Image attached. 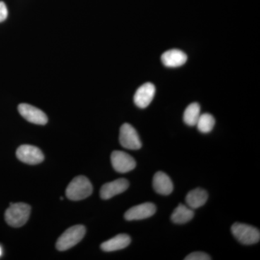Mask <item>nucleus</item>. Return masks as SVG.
Wrapping results in <instances>:
<instances>
[{"label": "nucleus", "instance_id": "nucleus-21", "mask_svg": "<svg viewBox=\"0 0 260 260\" xmlns=\"http://www.w3.org/2000/svg\"><path fill=\"white\" fill-rule=\"evenodd\" d=\"M2 253H3V250H2V248L0 247V256L2 255Z\"/></svg>", "mask_w": 260, "mask_h": 260}, {"label": "nucleus", "instance_id": "nucleus-14", "mask_svg": "<svg viewBox=\"0 0 260 260\" xmlns=\"http://www.w3.org/2000/svg\"><path fill=\"white\" fill-rule=\"evenodd\" d=\"M131 239L127 234H121L103 243L101 249L104 251H114L124 249L129 245Z\"/></svg>", "mask_w": 260, "mask_h": 260}, {"label": "nucleus", "instance_id": "nucleus-12", "mask_svg": "<svg viewBox=\"0 0 260 260\" xmlns=\"http://www.w3.org/2000/svg\"><path fill=\"white\" fill-rule=\"evenodd\" d=\"M161 61L167 68H178L185 64L187 56L184 51L179 49H171L162 54Z\"/></svg>", "mask_w": 260, "mask_h": 260}, {"label": "nucleus", "instance_id": "nucleus-19", "mask_svg": "<svg viewBox=\"0 0 260 260\" xmlns=\"http://www.w3.org/2000/svg\"><path fill=\"white\" fill-rule=\"evenodd\" d=\"M185 260H210L212 258L206 253L203 251H196L189 254L184 258Z\"/></svg>", "mask_w": 260, "mask_h": 260}, {"label": "nucleus", "instance_id": "nucleus-20", "mask_svg": "<svg viewBox=\"0 0 260 260\" xmlns=\"http://www.w3.org/2000/svg\"><path fill=\"white\" fill-rule=\"evenodd\" d=\"M8 11L6 5L3 2H0V23L5 21L8 18Z\"/></svg>", "mask_w": 260, "mask_h": 260}, {"label": "nucleus", "instance_id": "nucleus-17", "mask_svg": "<svg viewBox=\"0 0 260 260\" xmlns=\"http://www.w3.org/2000/svg\"><path fill=\"white\" fill-rule=\"evenodd\" d=\"M200 116V106L198 103L189 104L184 111V121L189 126H195Z\"/></svg>", "mask_w": 260, "mask_h": 260}, {"label": "nucleus", "instance_id": "nucleus-2", "mask_svg": "<svg viewBox=\"0 0 260 260\" xmlns=\"http://www.w3.org/2000/svg\"><path fill=\"white\" fill-rule=\"evenodd\" d=\"M30 214V207L25 203H11L5 212V220L10 226H23L28 221Z\"/></svg>", "mask_w": 260, "mask_h": 260}, {"label": "nucleus", "instance_id": "nucleus-7", "mask_svg": "<svg viewBox=\"0 0 260 260\" xmlns=\"http://www.w3.org/2000/svg\"><path fill=\"white\" fill-rule=\"evenodd\" d=\"M112 167L116 172L126 173L133 170L136 167L135 159L125 152L116 150L111 155Z\"/></svg>", "mask_w": 260, "mask_h": 260}, {"label": "nucleus", "instance_id": "nucleus-18", "mask_svg": "<svg viewBox=\"0 0 260 260\" xmlns=\"http://www.w3.org/2000/svg\"><path fill=\"white\" fill-rule=\"evenodd\" d=\"M215 120L213 115L210 114H200L197 126L200 133H209L213 130L215 126Z\"/></svg>", "mask_w": 260, "mask_h": 260}, {"label": "nucleus", "instance_id": "nucleus-5", "mask_svg": "<svg viewBox=\"0 0 260 260\" xmlns=\"http://www.w3.org/2000/svg\"><path fill=\"white\" fill-rule=\"evenodd\" d=\"M119 142L121 146L129 150H138L142 147L139 135L136 129L127 123L121 126Z\"/></svg>", "mask_w": 260, "mask_h": 260}, {"label": "nucleus", "instance_id": "nucleus-15", "mask_svg": "<svg viewBox=\"0 0 260 260\" xmlns=\"http://www.w3.org/2000/svg\"><path fill=\"white\" fill-rule=\"evenodd\" d=\"M208 199V192L201 188H197L186 194L185 200L188 207L194 210L204 205Z\"/></svg>", "mask_w": 260, "mask_h": 260}, {"label": "nucleus", "instance_id": "nucleus-6", "mask_svg": "<svg viewBox=\"0 0 260 260\" xmlns=\"http://www.w3.org/2000/svg\"><path fill=\"white\" fill-rule=\"evenodd\" d=\"M16 155L20 161L30 165H37L44 160L42 150L37 147L30 145H23L17 150Z\"/></svg>", "mask_w": 260, "mask_h": 260}, {"label": "nucleus", "instance_id": "nucleus-1", "mask_svg": "<svg viewBox=\"0 0 260 260\" xmlns=\"http://www.w3.org/2000/svg\"><path fill=\"white\" fill-rule=\"evenodd\" d=\"M93 192V186L84 176L75 177L67 187L66 196L69 200L79 201L88 198Z\"/></svg>", "mask_w": 260, "mask_h": 260}, {"label": "nucleus", "instance_id": "nucleus-10", "mask_svg": "<svg viewBox=\"0 0 260 260\" xmlns=\"http://www.w3.org/2000/svg\"><path fill=\"white\" fill-rule=\"evenodd\" d=\"M155 93V87L153 83L143 84L137 90L134 95V102L137 107L145 109L150 105Z\"/></svg>", "mask_w": 260, "mask_h": 260}, {"label": "nucleus", "instance_id": "nucleus-11", "mask_svg": "<svg viewBox=\"0 0 260 260\" xmlns=\"http://www.w3.org/2000/svg\"><path fill=\"white\" fill-rule=\"evenodd\" d=\"M129 181L125 179H116L112 182L107 183L102 186L100 196L102 199L109 200L116 195L124 192L129 187Z\"/></svg>", "mask_w": 260, "mask_h": 260}, {"label": "nucleus", "instance_id": "nucleus-13", "mask_svg": "<svg viewBox=\"0 0 260 260\" xmlns=\"http://www.w3.org/2000/svg\"><path fill=\"white\" fill-rule=\"evenodd\" d=\"M154 189L158 194L169 195L174 190V184L170 177L162 172H157L153 179Z\"/></svg>", "mask_w": 260, "mask_h": 260}, {"label": "nucleus", "instance_id": "nucleus-4", "mask_svg": "<svg viewBox=\"0 0 260 260\" xmlns=\"http://www.w3.org/2000/svg\"><path fill=\"white\" fill-rule=\"evenodd\" d=\"M232 232L239 242L245 245H251L259 242V229L251 225L235 223L232 226Z\"/></svg>", "mask_w": 260, "mask_h": 260}, {"label": "nucleus", "instance_id": "nucleus-9", "mask_svg": "<svg viewBox=\"0 0 260 260\" xmlns=\"http://www.w3.org/2000/svg\"><path fill=\"white\" fill-rule=\"evenodd\" d=\"M156 212V207L151 203H145L133 207L124 214L126 220H138L150 218Z\"/></svg>", "mask_w": 260, "mask_h": 260}, {"label": "nucleus", "instance_id": "nucleus-8", "mask_svg": "<svg viewBox=\"0 0 260 260\" xmlns=\"http://www.w3.org/2000/svg\"><path fill=\"white\" fill-rule=\"evenodd\" d=\"M18 111L24 119L32 124L44 125L47 123L48 118L45 113L30 104H20Z\"/></svg>", "mask_w": 260, "mask_h": 260}, {"label": "nucleus", "instance_id": "nucleus-16", "mask_svg": "<svg viewBox=\"0 0 260 260\" xmlns=\"http://www.w3.org/2000/svg\"><path fill=\"white\" fill-rule=\"evenodd\" d=\"M194 215L193 209L186 205L180 204L174 210L171 218L174 223L183 224L190 221Z\"/></svg>", "mask_w": 260, "mask_h": 260}, {"label": "nucleus", "instance_id": "nucleus-3", "mask_svg": "<svg viewBox=\"0 0 260 260\" xmlns=\"http://www.w3.org/2000/svg\"><path fill=\"white\" fill-rule=\"evenodd\" d=\"M85 226L82 225H74L65 231L56 242V247L59 251H65L78 244L85 237Z\"/></svg>", "mask_w": 260, "mask_h": 260}]
</instances>
